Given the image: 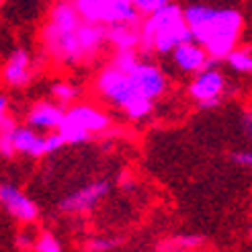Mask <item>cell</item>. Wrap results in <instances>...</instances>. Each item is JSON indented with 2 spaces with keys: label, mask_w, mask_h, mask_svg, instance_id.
Here are the masks:
<instances>
[{
  "label": "cell",
  "mask_w": 252,
  "mask_h": 252,
  "mask_svg": "<svg viewBox=\"0 0 252 252\" xmlns=\"http://www.w3.org/2000/svg\"><path fill=\"white\" fill-rule=\"evenodd\" d=\"M140 25H109L107 43L113 49H140Z\"/></svg>",
  "instance_id": "cell-15"
},
{
  "label": "cell",
  "mask_w": 252,
  "mask_h": 252,
  "mask_svg": "<svg viewBox=\"0 0 252 252\" xmlns=\"http://www.w3.org/2000/svg\"><path fill=\"white\" fill-rule=\"evenodd\" d=\"M12 148H15V154L27 156L33 160H39L43 156H49L47 152V137L41 135L35 127L27 123H19L15 133H12Z\"/></svg>",
  "instance_id": "cell-13"
},
{
  "label": "cell",
  "mask_w": 252,
  "mask_h": 252,
  "mask_svg": "<svg viewBox=\"0 0 252 252\" xmlns=\"http://www.w3.org/2000/svg\"><path fill=\"white\" fill-rule=\"evenodd\" d=\"M109 193H111V183L107 179H96V181H91L84 187L76 189V191L64 195L60 199L58 209L62 213H66V216L88 213V211H93Z\"/></svg>",
  "instance_id": "cell-7"
},
{
  "label": "cell",
  "mask_w": 252,
  "mask_h": 252,
  "mask_svg": "<svg viewBox=\"0 0 252 252\" xmlns=\"http://www.w3.org/2000/svg\"><path fill=\"white\" fill-rule=\"evenodd\" d=\"M230 160L234 162L236 166H240V168H248L252 170V150H236V152L230 154Z\"/></svg>",
  "instance_id": "cell-25"
},
{
  "label": "cell",
  "mask_w": 252,
  "mask_h": 252,
  "mask_svg": "<svg viewBox=\"0 0 252 252\" xmlns=\"http://www.w3.org/2000/svg\"><path fill=\"white\" fill-rule=\"evenodd\" d=\"M248 236H250V240H252V225H250V230H248Z\"/></svg>",
  "instance_id": "cell-30"
},
{
  "label": "cell",
  "mask_w": 252,
  "mask_h": 252,
  "mask_svg": "<svg viewBox=\"0 0 252 252\" xmlns=\"http://www.w3.org/2000/svg\"><path fill=\"white\" fill-rule=\"evenodd\" d=\"M140 10L135 8L133 0H105L103 2V15H100V23L109 27V25H140L142 23Z\"/></svg>",
  "instance_id": "cell-14"
},
{
  "label": "cell",
  "mask_w": 252,
  "mask_h": 252,
  "mask_svg": "<svg viewBox=\"0 0 252 252\" xmlns=\"http://www.w3.org/2000/svg\"><path fill=\"white\" fill-rule=\"evenodd\" d=\"M205 238L201 234H183V236H174L166 238L156 244L154 250L158 252H189V250H199L201 246H205Z\"/></svg>",
  "instance_id": "cell-16"
},
{
  "label": "cell",
  "mask_w": 252,
  "mask_h": 252,
  "mask_svg": "<svg viewBox=\"0 0 252 252\" xmlns=\"http://www.w3.org/2000/svg\"><path fill=\"white\" fill-rule=\"evenodd\" d=\"M58 131H60L62 137H64L66 146H80V144H86L88 140H93V135L88 133L84 127H80L78 123H74L68 117H64V121L60 123Z\"/></svg>",
  "instance_id": "cell-20"
},
{
  "label": "cell",
  "mask_w": 252,
  "mask_h": 252,
  "mask_svg": "<svg viewBox=\"0 0 252 252\" xmlns=\"http://www.w3.org/2000/svg\"><path fill=\"white\" fill-rule=\"evenodd\" d=\"M154 107H156V100L146 98V96H135L131 103H127L121 109V113L129 123H140V121H146L152 117Z\"/></svg>",
  "instance_id": "cell-18"
},
{
  "label": "cell",
  "mask_w": 252,
  "mask_h": 252,
  "mask_svg": "<svg viewBox=\"0 0 252 252\" xmlns=\"http://www.w3.org/2000/svg\"><path fill=\"white\" fill-rule=\"evenodd\" d=\"M240 131L248 142H252V107L244 109L240 115Z\"/></svg>",
  "instance_id": "cell-26"
},
{
  "label": "cell",
  "mask_w": 252,
  "mask_h": 252,
  "mask_svg": "<svg viewBox=\"0 0 252 252\" xmlns=\"http://www.w3.org/2000/svg\"><path fill=\"white\" fill-rule=\"evenodd\" d=\"M4 86L8 88H27L33 78H35V62L31 58V52L27 47H15L8 54L4 66H2V74H0Z\"/></svg>",
  "instance_id": "cell-9"
},
{
  "label": "cell",
  "mask_w": 252,
  "mask_h": 252,
  "mask_svg": "<svg viewBox=\"0 0 252 252\" xmlns=\"http://www.w3.org/2000/svg\"><path fill=\"white\" fill-rule=\"evenodd\" d=\"M66 117L84 127L93 137L107 135L113 129V117L105 109H100L93 103H74L66 109Z\"/></svg>",
  "instance_id": "cell-10"
},
{
  "label": "cell",
  "mask_w": 252,
  "mask_h": 252,
  "mask_svg": "<svg viewBox=\"0 0 252 252\" xmlns=\"http://www.w3.org/2000/svg\"><path fill=\"white\" fill-rule=\"evenodd\" d=\"M183 12L193 39L203 45L216 62L225 60L240 45L246 19L238 6H216L203 0H189Z\"/></svg>",
  "instance_id": "cell-2"
},
{
  "label": "cell",
  "mask_w": 252,
  "mask_h": 252,
  "mask_svg": "<svg viewBox=\"0 0 252 252\" xmlns=\"http://www.w3.org/2000/svg\"><path fill=\"white\" fill-rule=\"evenodd\" d=\"M223 62L228 64L232 72L242 74V76H252V47L238 45L234 52L228 54V58Z\"/></svg>",
  "instance_id": "cell-19"
},
{
  "label": "cell",
  "mask_w": 252,
  "mask_h": 252,
  "mask_svg": "<svg viewBox=\"0 0 252 252\" xmlns=\"http://www.w3.org/2000/svg\"><path fill=\"white\" fill-rule=\"evenodd\" d=\"M39 39L43 56L60 68L93 64L103 54L105 45H109L105 25L84 21L72 0H56Z\"/></svg>",
  "instance_id": "cell-1"
},
{
  "label": "cell",
  "mask_w": 252,
  "mask_h": 252,
  "mask_svg": "<svg viewBox=\"0 0 252 252\" xmlns=\"http://www.w3.org/2000/svg\"><path fill=\"white\" fill-rule=\"evenodd\" d=\"M49 94H52V98L56 100V103L64 105V107H70L74 103H78V98L82 94V88L76 82L62 78V80L52 82V86H49Z\"/></svg>",
  "instance_id": "cell-17"
},
{
  "label": "cell",
  "mask_w": 252,
  "mask_h": 252,
  "mask_svg": "<svg viewBox=\"0 0 252 252\" xmlns=\"http://www.w3.org/2000/svg\"><path fill=\"white\" fill-rule=\"evenodd\" d=\"M228 93V78L225 74L213 64L205 70L193 74L191 82L187 86V94L199 109H216Z\"/></svg>",
  "instance_id": "cell-5"
},
{
  "label": "cell",
  "mask_w": 252,
  "mask_h": 252,
  "mask_svg": "<svg viewBox=\"0 0 252 252\" xmlns=\"http://www.w3.org/2000/svg\"><path fill=\"white\" fill-rule=\"evenodd\" d=\"M10 115H12L10 113V98L6 93H0V125H2Z\"/></svg>",
  "instance_id": "cell-27"
},
{
  "label": "cell",
  "mask_w": 252,
  "mask_h": 252,
  "mask_svg": "<svg viewBox=\"0 0 252 252\" xmlns=\"http://www.w3.org/2000/svg\"><path fill=\"white\" fill-rule=\"evenodd\" d=\"M127 74L131 76V82L140 96L160 100L168 91V76L150 56L142 54L140 62Z\"/></svg>",
  "instance_id": "cell-6"
},
{
  "label": "cell",
  "mask_w": 252,
  "mask_h": 252,
  "mask_svg": "<svg viewBox=\"0 0 252 252\" xmlns=\"http://www.w3.org/2000/svg\"><path fill=\"white\" fill-rule=\"evenodd\" d=\"M0 209L21 225H31L39 220V205L12 183H0Z\"/></svg>",
  "instance_id": "cell-8"
},
{
  "label": "cell",
  "mask_w": 252,
  "mask_h": 252,
  "mask_svg": "<svg viewBox=\"0 0 252 252\" xmlns=\"http://www.w3.org/2000/svg\"><path fill=\"white\" fill-rule=\"evenodd\" d=\"M31 250H35V252H62L64 250V244L60 242V238L54 232L43 230L39 236H35Z\"/></svg>",
  "instance_id": "cell-22"
},
{
  "label": "cell",
  "mask_w": 252,
  "mask_h": 252,
  "mask_svg": "<svg viewBox=\"0 0 252 252\" xmlns=\"http://www.w3.org/2000/svg\"><path fill=\"white\" fill-rule=\"evenodd\" d=\"M140 54H154L160 58L170 56L181 43L193 39L183 6L176 2L144 17L140 23Z\"/></svg>",
  "instance_id": "cell-3"
},
{
  "label": "cell",
  "mask_w": 252,
  "mask_h": 252,
  "mask_svg": "<svg viewBox=\"0 0 252 252\" xmlns=\"http://www.w3.org/2000/svg\"><path fill=\"white\" fill-rule=\"evenodd\" d=\"M121 246V240L119 238H91L82 244V250L86 252H113Z\"/></svg>",
  "instance_id": "cell-23"
},
{
  "label": "cell",
  "mask_w": 252,
  "mask_h": 252,
  "mask_svg": "<svg viewBox=\"0 0 252 252\" xmlns=\"http://www.w3.org/2000/svg\"><path fill=\"white\" fill-rule=\"evenodd\" d=\"M119 187L123 189V191H131V189H135V183H133V179H129L127 174H121L119 176Z\"/></svg>",
  "instance_id": "cell-28"
},
{
  "label": "cell",
  "mask_w": 252,
  "mask_h": 252,
  "mask_svg": "<svg viewBox=\"0 0 252 252\" xmlns=\"http://www.w3.org/2000/svg\"><path fill=\"white\" fill-rule=\"evenodd\" d=\"M33 240H35V238H33ZM33 240H31L27 234H21V236L17 238V246H19V248H33Z\"/></svg>",
  "instance_id": "cell-29"
},
{
  "label": "cell",
  "mask_w": 252,
  "mask_h": 252,
  "mask_svg": "<svg viewBox=\"0 0 252 252\" xmlns=\"http://www.w3.org/2000/svg\"><path fill=\"white\" fill-rule=\"evenodd\" d=\"M0 2H2V0H0Z\"/></svg>",
  "instance_id": "cell-32"
},
{
  "label": "cell",
  "mask_w": 252,
  "mask_h": 252,
  "mask_svg": "<svg viewBox=\"0 0 252 252\" xmlns=\"http://www.w3.org/2000/svg\"><path fill=\"white\" fill-rule=\"evenodd\" d=\"M93 93L100 103L115 107L119 111L127 103H131L135 96H140L131 82V76L127 72H123L121 68H117L113 62H107V64L94 74Z\"/></svg>",
  "instance_id": "cell-4"
},
{
  "label": "cell",
  "mask_w": 252,
  "mask_h": 252,
  "mask_svg": "<svg viewBox=\"0 0 252 252\" xmlns=\"http://www.w3.org/2000/svg\"><path fill=\"white\" fill-rule=\"evenodd\" d=\"M172 2V0H133V4L135 8L140 10V15L142 17H148V15H152V12L160 10V8H164Z\"/></svg>",
  "instance_id": "cell-24"
},
{
  "label": "cell",
  "mask_w": 252,
  "mask_h": 252,
  "mask_svg": "<svg viewBox=\"0 0 252 252\" xmlns=\"http://www.w3.org/2000/svg\"><path fill=\"white\" fill-rule=\"evenodd\" d=\"M170 62L181 74H191V76L213 64H218V62L207 54V49L195 39H189L176 47L170 54Z\"/></svg>",
  "instance_id": "cell-11"
},
{
  "label": "cell",
  "mask_w": 252,
  "mask_h": 252,
  "mask_svg": "<svg viewBox=\"0 0 252 252\" xmlns=\"http://www.w3.org/2000/svg\"><path fill=\"white\" fill-rule=\"evenodd\" d=\"M66 109L68 107L56 103L54 98L35 100L27 109V113H25V123L35 127L37 131H56L66 117Z\"/></svg>",
  "instance_id": "cell-12"
},
{
  "label": "cell",
  "mask_w": 252,
  "mask_h": 252,
  "mask_svg": "<svg viewBox=\"0 0 252 252\" xmlns=\"http://www.w3.org/2000/svg\"><path fill=\"white\" fill-rule=\"evenodd\" d=\"M0 154H2V142H0Z\"/></svg>",
  "instance_id": "cell-31"
},
{
  "label": "cell",
  "mask_w": 252,
  "mask_h": 252,
  "mask_svg": "<svg viewBox=\"0 0 252 252\" xmlns=\"http://www.w3.org/2000/svg\"><path fill=\"white\" fill-rule=\"evenodd\" d=\"M103 2L105 0H72V4L78 10V15L88 23H100Z\"/></svg>",
  "instance_id": "cell-21"
}]
</instances>
